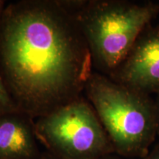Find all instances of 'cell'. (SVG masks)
<instances>
[{
	"label": "cell",
	"mask_w": 159,
	"mask_h": 159,
	"mask_svg": "<svg viewBox=\"0 0 159 159\" xmlns=\"http://www.w3.org/2000/svg\"><path fill=\"white\" fill-rule=\"evenodd\" d=\"M144 94H159V26L141 33L120 66L109 76Z\"/></svg>",
	"instance_id": "cell-5"
},
{
	"label": "cell",
	"mask_w": 159,
	"mask_h": 159,
	"mask_svg": "<svg viewBox=\"0 0 159 159\" xmlns=\"http://www.w3.org/2000/svg\"><path fill=\"white\" fill-rule=\"evenodd\" d=\"M38 142L60 159H100L115 154L89 101L82 96L34 120Z\"/></svg>",
	"instance_id": "cell-4"
},
{
	"label": "cell",
	"mask_w": 159,
	"mask_h": 159,
	"mask_svg": "<svg viewBox=\"0 0 159 159\" xmlns=\"http://www.w3.org/2000/svg\"><path fill=\"white\" fill-rule=\"evenodd\" d=\"M0 70L20 112L35 120L83 96L94 66L61 0H21L2 17Z\"/></svg>",
	"instance_id": "cell-1"
},
{
	"label": "cell",
	"mask_w": 159,
	"mask_h": 159,
	"mask_svg": "<svg viewBox=\"0 0 159 159\" xmlns=\"http://www.w3.org/2000/svg\"><path fill=\"white\" fill-rule=\"evenodd\" d=\"M6 5H7V3H6L5 1H4V0H0V22H1L2 17Z\"/></svg>",
	"instance_id": "cell-11"
},
{
	"label": "cell",
	"mask_w": 159,
	"mask_h": 159,
	"mask_svg": "<svg viewBox=\"0 0 159 159\" xmlns=\"http://www.w3.org/2000/svg\"><path fill=\"white\" fill-rule=\"evenodd\" d=\"M34 119L21 112L0 116V159H39Z\"/></svg>",
	"instance_id": "cell-6"
},
{
	"label": "cell",
	"mask_w": 159,
	"mask_h": 159,
	"mask_svg": "<svg viewBox=\"0 0 159 159\" xmlns=\"http://www.w3.org/2000/svg\"><path fill=\"white\" fill-rule=\"evenodd\" d=\"M74 16L88 44L93 66L110 76L141 33L159 14V3L126 0H61Z\"/></svg>",
	"instance_id": "cell-2"
},
{
	"label": "cell",
	"mask_w": 159,
	"mask_h": 159,
	"mask_svg": "<svg viewBox=\"0 0 159 159\" xmlns=\"http://www.w3.org/2000/svg\"><path fill=\"white\" fill-rule=\"evenodd\" d=\"M84 94L96 111L115 154L129 159L148 154L158 136L156 105L150 95L97 71L89 77Z\"/></svg>",
	"instance_id": "cell-3"
},
{
	"label": "cell",
	"mask_w": 159,
	"mask_h": 159,
	"mask_svg": "<svg viewBox=\"0 0 159 159\" xmlns=\"http://www.w3.org/2000/svg\"><path fill=\"white\" fill-rule=\"evenodd\" d=\"M39 159H60V158H58L56 156H53V155H52L51 153H49V152H47V151H45V152H41V156H40Z\"/></svg>",
	"instance_id": "cell-10"
},
{
	"label": "cell",
	"mask_w": 159,
	"mask_h": 159,
	"mask_svg": "<svg viewBox=\"0 0 159 159\" xmlns=\"http://www.w3.org/2000/svg\"><path fill=\"white\" fill-rule=\"evenodd\" d=\"M124 158H122V157L119 156L118 155L116 154H111L108 155V156L102 157L100 159H123Z\"/></svg>",
	"instance_id": "cell-12"
},
{
	"label": "cell",
	"mask_w": 159,
	"mask_h": 159,
	"mask_svg": "<svg viewBox=\"0 0 159 159\" xmlns=\"http://www.w3.org/2000/svg\"><path fill=\"white\" fill-rule=\"evenodd\" d=\"M20 112L13 100L0 70V116Z\"/></svg>",
	"instance_id": "cell-7"
},
{
	"label": "cell",
	"mask_w": 159,
	"mask_h": 159,
	"mask_svg": "<svg viewBox=\"0 0 159 159\" xmlns=\"http://www.w3.org/2000/svg\"><path fill=\"white\" fill-rule=\"evenodd\" d=\"M139 159H159V142L151 148L150 152L146 156Z\"/></svg>",
	"instance_id": "cell-8"
},
{
	"label": "cell",
	"mask_w": 159,
	"mask_h": 159,
	"mask_svg": "<svg viewBox=\"0 0 159 159\" xmlns=\"http://www.w3.org/2000/svg\"><path fill=\"white\" fill-rule=\"evenodd\" d=\"M155 105H156V117H157V130H158V137H159V94L156 95L154 99Z\"/></svg>",
	"instance_id": "cell-9"
}]
</instances>
